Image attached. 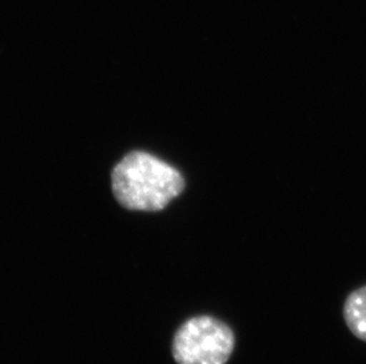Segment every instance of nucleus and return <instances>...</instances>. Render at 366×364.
I'll list each match as a JSON object with an SVG mask.
<instances>
[{"label": "nucleus", "instance_id": "f257e3e1", "mask_svg": "<svg viewBox=\"0 0 366 364\" xmlns=\"http://www.w3.org/2000/svg\"><path fill=\"white\" fill-rule=\"evenodd\" d=\"M112 187L117 200L128 210L156 212L183 192L185 181L163 160L145 151H133L115 166Z\"/></svg>", "mask_w": 366, "mask_h": 364}, {"label": "nucleus", "instance_id": "f03ea898", "mask_svg": "<svg viewBox=\"0 0 366 364\" xmlns=\"http://www.w3.org/2000/svg\"><path fill=\"white\" fill-rule=\"evenodd\" d=\"M236 347L234 330L210 315L187 320L173 337L172 354L178 364H227Z\"/></svg>", "mask_w": 366, "mask_h": 364}, {"label": "nucleus", "instance_id": "7ed1b4c3", "mask_svg": "<svg viewBox=\"0 0 366 364\" xmlns=\"http://www.w3.org/2000/svg\"><path fill=\"white\" fill-rule=\"evenodd\" d=\"M342 317L350 331L366 343V285L353 290L346 297Z\"/></svg>", "mask_w": 366, "mask_h": 364}]
</instances>
